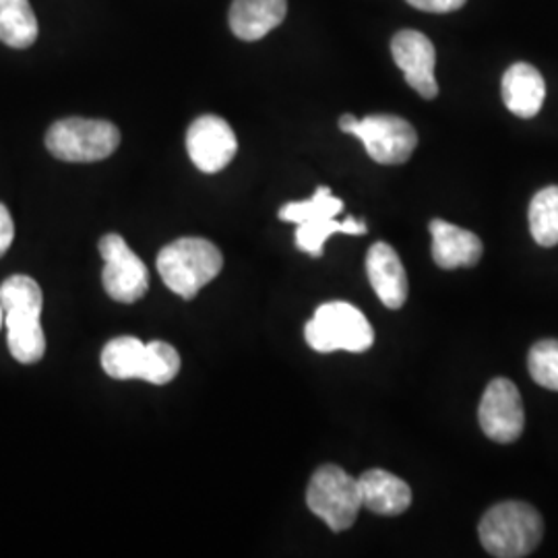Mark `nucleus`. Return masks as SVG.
<instances>
[{"label": "nucleus", "instance_id": "9b49d317", "mask_svg": "<svg viewBox=\"0 0 558 558\" xmlns=\"http://www.w3.org/2000/svg\"><path fill=\"white\" fill-rule=\"evenodd\" d=\"M478 420L488 439L502 445L515 442L525 426V412L515 383L490 380L480 401Z\"/></svg>", "mask_w": 558, "mask_h": 558}, {"label": "nucleus", "instance_id": "f3484780", "mask_svg": "<svg viewBox=\"0 0 558 558\" xmlns=\"http://www.w3.org/2000/svg\"><path fill=\"white\" fill-rule=\"evenodd\" d=\"M359 486L362 507L377 515L396 518L405 513L412 505L410 486L385 470L364 472L359 478Z\"/></svg>", "mask_w": 558, "mask_h": 558}, {"label": "nucleus", "instance_id": "2eb2a0df", "mask_svg": "<svg viewBox=\"0 0 558 558\" xmlns=\"http://www.w3.org/2000/svg\"><path fill=\"white\" fill-rule=\"evenodd\" d=\"M430 236H433V259L440 269H459V267H474L478 265L484 253L482 240L459 226L449 221H430Z\"/></svg>", "mask_w": 558, "mask_h": 558}, {"label": "nucleus", "instance_id": "4468645a", "mask_svg": "<svg viewBox=\"0 0 558 558\" xmlns=\"http://www.w3.org/2000/svg\"><path fill=\"white\" fill-rule=\"evenodd\" d=\"M366 274L373 290L387 308L398 311L408 300V276L393 246L377 242L366 255Z\"/></svg>", "mask_w": 558, "mask_h": 558}, {"label": "nucleus", "instance_id": "412c9836", "mask_svg": "<svg viewBox=\"0 0 558 558\" xmlns=\"http://www.w3.org/2000/svg\"><path fill=\"white\" fill-rule=\"evenodd\" d=\"M532 379L544 389L558 391V339H542L527 356Z\"/></svg>", "mask_w": 558, "mask_h": 558}, {"label": "nucleus", "instance_id": "6e6552de", "mask_svg": "<svg viewBox=\"0 0 558 558\" xmlns=\"http://www.w3.org/2000/svg\"><path fill=\"white\" fill-rule=\"evenodd\" d=\"M306 505L333 532H343L354 525L362 507L359 480L338 465H320L308 484Z\"/></svg>", "mask_w": 558, "mask_h": 558}, {"label": "nucleus", "instance_id": "b1692460", "mask_svg": "<svg viewBox=\"0 0 558 558\" xmlns=\"http://www.w3.org/2000/svg\"><path fill=\"white\" fill-rule=\"evenodd\" d=\"M0 327H2V306H0Z\"/></svg>", "mask_w": 558, "mask_h": 558}, {"label": "nucleus", "instance_id": "9d476101", "mask_svg": "<svg viewBox=\"0 0 558 558\" xmlns=\"http://www.w3.org/2000/svg\"><path fill=\"white\" fill-rule=\"evenodd\" d=\"M100 255L106 263L101 271V281L110 299L133 304L147 294L149 271L122 236L119 234L101 236Z\"/></svg>", "mask_w": 558, "mask_h": 558}, {"label": "nucleus", "instance_id": "423d86ee", "mask_svg": "<svg viewBox=\"0 0 558 558\" xmlns=\"http://www.w3.org/2000/svg\"><path fill=\"white\" fill-rule=\"evenodd\" d=\"M306 343L320 354L366 352L375 343L371 323L348 302H325L304 327Z\"/></svg>", "mask_w": 558, "mask_h": 558}, {"label": "nucleus", "instance_id": "f257e3e1", "mask_svg": "<svg viewBox=\"0 0 558 558\" xmlns=\"http://www.w3.org/2000/svg\"><path fill=\"white\" fill-rule=\"evenodd\" d=\"M2 323L7 325V345L21 364H36L44 359L46 338L41 329L40 286L27 276H13L0 286Z\"/></svg>", "mask_w": 558, "mask_h": 558}, {"label": "nucleus", "instance_id": "6ab92c4d", "mask_svg": "<svg viewBox=\"0 0 558 558\" xmlns=\"http://www.w3.org/2000/svg\"><path fill=\"white\" fill-rule=\"evenodd\" d=\"M38 20L29 0H0V41L11 48H29L38 40Z\"/></svg>", "mask_w": 558, "mask_h": 558}, {"label": "nucleus", "instance_id": "4be33fe9", "mask_svg": "<svg viewBox=\"0 0 558 558\" xmlns=\"http://www.w3.org/2000/svg\"><path fill=\"white\" fill-rule=\"evenodd\" d=\"M408 2L426 13H453L465 4V0H408Z\"/></svg>", "mask_w": 558, "mask_h": 558}, {"label": "nucleus", "instance_id": "ddd939ff", "mask_svg": "<svg viewBox=\"0 0 558 558\" xmlns=\"http://www.w3.org/2000/svg\"><path fill=\"white\" fill-rule=\"evenodd\" d=\"M186 149L201 172L216 174L234 160L239 151V141L226 120L205 114L189 126Z\"/></svg>", "mask_w": 558, "mask_h": 558}, {"label": "nucleus", "instance_id": "1a4fd4ad", "mask_svg": "<svg viewBox=\"0 0 558 558\" xmlns=\"http://www.w3.org/2000/svg\"><path fill=\"white\" fill-rule=\"evenodd\" d=\"M348 135L359 137L366 147V154L383 166H398L410 160L418 145L416 129L408 120L393 114L359 119Z\"/></svg>", "mask_w": 558, "mask_h": 558}, {"label": "nucleus", "instance_id": "5701e85b", "mask_svg": "<svg viewBox=\"0 0 558 558\" xmlns=\"http://www.w3.org/2000/svg\"><path fill=\"white\" fill-rule=\"evenodd\" d=\"M13 239H15V223L9 209L0 203V257L11 248Z\"/></svg>", "mask_w": 558, "mask_h": 558}, {"label": "nucleus", "instance_id": "39448f33", "mask_svg": "<svg viewBox=\"0 0 558 558\" xmlns=\"http://www.w3.org/2000/svg\"><path fill=\"white\" fill-rule=\"evenodd\" d=\"M343 209V201L331 195L329 186H319L317 193L308 201L300 203H288L279 209V220L292 221L296 223V244L300 251L320 257L323 255V244L333 232H345L362 236L366 234V223L348 218V220L338 221L336 216Z\"/></svg>", "mask_w": 558, "mask_h": 558}, {"label": "nucleus", "instance_id": "dca6fc26", "mask_svg": "<svg viewBox=\"0 0 558 558\" xmlns=\"http://www.w3.org/2000/svg\"><path fill=\"white\" fill-rule=\"evenodd\" d=\"M546 98V83L536 66L511 64L502 75V101L519 119H534Z\"/></svg>", "mask_w": 558, "mask_h": 558}, {"label": "nucleus", "instance_id": "aec40b11", "mask_svg": "<svg viewBox=\"0 0 558 558\" xmlns=\"http://www.w3.org/2000/svg\"><path fill=\"white\" fill-rule=\"evenodd\" d=\"M530 230L539 246L558 244V186H546L530 203Z\"/></svg>", "mask_w": 558, "mask_h": 558}, {"label": "nucleus", "instance_id": "20e7f679", "mask_svg": "<svg viewBox=\"0 0 558 558\" xmlns=\"http://www.w3.org/2000/svg\"><path fill=\"white\" fill-rule=\"evenodd\" d=\"M156 265L163 283L180 299L191 300L220 276L223 257L214 242L189 236L163 246Z\"/></svg>", "mask_w": 558, "mask_h": 558}, {"label": "nucleus", "instance_id": "f03ea898", "mask_svg": "<svg viewBox=\"0 0 558 558\" xmlns=\"http://www.w3.org/2000/svg\"><path fill=\"white\" fill-rule=\"evenodd\" d=\"M478 534L484 550L493 557H530L544 536V521L532 505L505 500L484 513Z\"/></svg>", "mask_w": 558, "mask_h": 558}, {"label": "nucleus", "instance_id": "7ed1b4c3", "mask_svg": "<svg viewBox=\"0 0 558 558\" xmlns=\"http://www.w3.org/2000/svg\"><path fill=\"white\" fill-rule=\"evenodd\" d=\"M101 368L112 379H141L166 385L177 379L180 356L166 341L143 343L141 339L122 336L106 343L101 352Z\"/></svg>", "mask_w": 558, "mask_h": 558}, {"label": "nucleus", "instance_id": "f8f14e48", "mask_svg": "<svg viewBox=\"0 0 558 558\" xmlns=\"http://www.w3.org/2000/svg\"><path fill=\"white\" fill-rule=\"evenodd\" d=\"M391 54L401 69L405 83L424 100L439 96V83L435 77L437 50L433 41L416 29H401L391 40Z\"/></svg>", "mask_w": 558, "mask_h": 558}, {"label": "nucleus", "instance_id": "a211bd4d", "mask_svg": "<svg viewBox=\"0 0 558 558\" xmlns=\"http://www.w3.org/2000/svg\"><path fill=\"white\" fill-rule=\"evenodd\" d=\"M288 13V0H234L230 7V29L244 41H257L274 32Z\"/></svg>", "mask_w": 558, "mask_h": 558}, {"label": "nucleus", "instance_id": "0eeeda50", "mask_svg": "<svg viewBox=\"0 0 558 558\" xmlns=\"http://www.w3.org/2000/svg\"><path fill=\"white\" fill-rule=\"evenodd\" d=\"M120 145V131L108 120L62 119L46 133L48 151L62 161L89 163L110 158Z\"/></svg>", "mask_w": 558, "mask_h": 558}]
</instances>
